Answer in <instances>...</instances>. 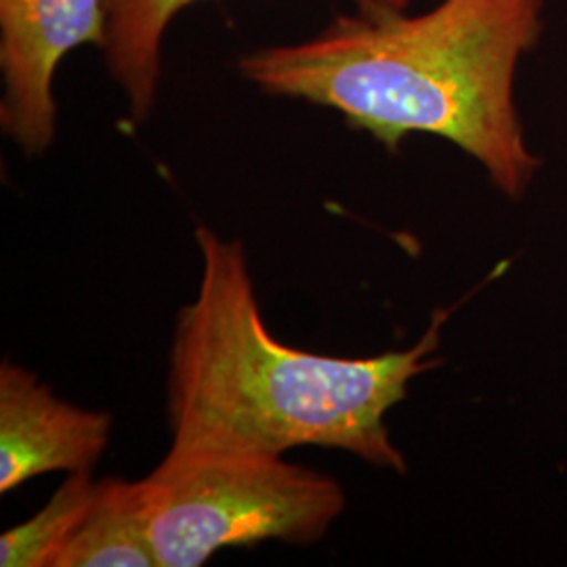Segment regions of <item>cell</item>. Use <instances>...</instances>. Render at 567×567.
<instances>
[{"label": "cell", "instance_id": "cell-8", "mask_svg": "<svg viewBox=\"0 0 567 567\" xmlns=\"http://www.w3.org/2000/svg\"><path fill=\"white\" fill-rule=\"evenodd\" d=\"M97 482L93 473H74L44 507L0 536V566L55 567L61 550L91 507Z\"/></svg>", "mask_w": 567, "mask_h": 567}, {"label": "cell", "instance_id": "cell-3", "mask_svg": "<svg viewBox=\"0 0 567 567\" xmlns=\"http://www.w3.org/2000/svg\"><path fill=\"white\" fill-rule=\"evenodd\" d=\"M137 487L158 567H198L221 548L261 543L309 547L347 507L334 477L284 454L177 440Z\"/></svg>", "mask_w": 567, "mask_h": 567}, {"label": "cell", "instance_id": "cell-2", "mask_svg": "<svg viewBox=\"0 0 567 567\" xmlns=\"http://www.w3.org/2000/svg\"><path fill=\"white\" fill-rule=\"evenodd\" d=\"M200 282L175 318L166 416L177 442L286 454L343 450L405 473L386 414L410 383L437 365L440 332L454 307L433 313L419 343L370 358L290 347L265 322L246 248L215 229H196Z\"/></svg>", "mask_w": 567, "mask_h": 567}, {"label": "cell", "instance_id": "cell-7", "mask_svg": "<svg viewBox=\"0 0 567 567\" xmlns=\"http://www.w3.org/2000/svg\"><path fill=\"white\" fill-rule=\"evenodd\" d=\"M55 567H158L137 482H97L91 507Z\"/></svg>", "mask_w": 567, "mask_h": 567}, {"label": "cell", "instance_id": "cell-6", "mask_svg": "<svg viewBox=\"0 0 567 567\" xmlns=\"http://www.w3.org/2000/svg\"><path fill=\"white\" fill-rule=\"evenodd\" d=\"M200 0H105L103 58L126 100L128 118H150L163 79V44L171 21ZM364 11H404L410 0H353Z\"/></svg>", "mask_w": 567, "mask_h": 567}, {"label": "cell", "instance_id": "cell-4", "mask_svg": "<svg viewBox=\"0 0 567 567\" xmlns=\"http://www.w3.org/2000/svg\"><path fill=\"white\" fill-rule=\"evenodd\" d=\"M105 41V0H0V126L25 156L58 135L53 79L63 58Z\"/></svg>", "mask_w": 567, "mask_h": 567}, {"label": "cell", "instance_id": "cell-1", "mask_svg": "<svg viewBox=\"0 0 567 567\" xmlns=\"http://www.w3.org/2000/svg\"><path fill=\"white\" fill-rule=\"evenodd\" d=\"M547 0H440L433 9L339 16L311 39L246 53L274 97L339 112L398 152L408 135L454 143L511 200L540 171L517 107V72L540 41Z\"/></svg>", "mask_w": 567, "mask_h": 567}, {"label": "cell", "instance_id": "cell-5", "mask_svg": "<svg viewBox=\"0 0 567 567\" xmlns=\"http://www.w3.org/2000/svg\"><path fill=\"white\" fill-rule=\"evenodd\" d=\"M114 419L61 400L53 389L4 360L0 365V494L49 473H93L112 440Z\"/></svg>", "mask_w": 567, "mask_h": 567}]
</instances>
